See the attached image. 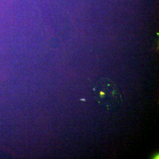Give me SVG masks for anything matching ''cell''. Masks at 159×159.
<instances>
[{"label":"cell","mask_w":159,"mask_h":159,"mask_svg":"<svg viewBox=\"0 0 159 159\" xmlns=\"http://www.w3.org/2000/svg\"><path fill=\"white\" fill-rule=\"evenodd\" d=\"M93 94L98 104L108 111H114L122 104V97L119 89L113 82L101 78L94 83Z\"/></svg>","instance_id":"obj_1"}]
</instances>
